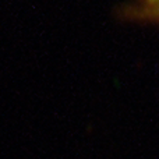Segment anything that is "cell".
<instances>
[{"label": "cell", "instance_id": "1", "mask_svg": "<svg viewBox=\"0 0 159 159\" xmlns=\"http://www.w3.org/2000/svg\"><path fill=\"white\" fill-rule=\"evenodd\" d=\"M140 11L138 14L143 17L159 20V0H138Z\"/></svg>", "mask_w": 159, "mask_h": 159}]
</instances>
